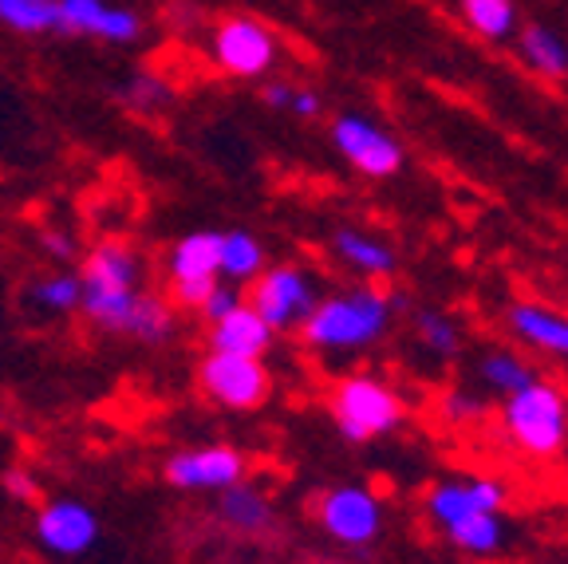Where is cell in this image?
Segmentation results:
<instances>
[{
  "label": "cell",
  "mask_w": 568,
  "mask_h": 564,
  "mask_svg": "<svg viewBox=\"0 0 568 564\" xmlns=\"http://www.w3.org/2000/svg\"><path fill=\"white\" fill-rule=\"evenodd\" d=\"M458 17L486 44H506L521 28V4L517 0H458Z\"/></svg>",
  "instance_id": "cell-20"
},
{
  "label": "cell",
  "mask_w": 568,
  "mask_h": 564,
  "mask_svg": "<svg viewBox=\"0 0 568 564\" xmlns=\"http://www.w3.org/2000/svg\"><path fill=\"white\" fill-rule=\"evenodd\" d=\"M410 324H415V340L418 348H423L430 360H458L462 352V324L458 316H450V312L443 309H418L415 316H410Z\"/></svg>",
  "instance_id": "cell-24"
},
{
  "label": "cell",
  "mask_w": 568,
  "mask_h": 564,
  "mask_svg": "<svg viewBox=\"0 0 568 564\" xmlns=\"http://www.w3.org/2000/svg\"><path fill=\"white\" fill-rule=\"evenodd\" d=\"M40 253H44L48 261H55V265H71V261L80 256V241L71 238L68 230L48 225V230H40Z\"/></svg>",
  "instance_id": "cell-29"
},
{
  "label": "cell",
  "mask_w": 568,
  "mask_h": 564,
  "mask_svg": "<svg viewBox=\"0 0 568 564\" xmlns=\"http://www.w3.org/2000/svg\"><path fill=\"white\" fill-rule=\"evenodd\" d=\"M509 490L497 474H450L423 494V513L435 533L470 561H494L509 545Z\"/></svg>",
  "instance_id": "cell-2"
},
{
  "label": "cell",
  "mask_w": 568,
  "mask_h": 564,
  "mask_svg": "<svg viewBox=\"0 0 568 564\" xmlns=\"http://www.w3.org/2000/svg\"><path fill=\"white\" fill-rule=\"evenodd\" d=\"M328 139L339 159L372 182H387L407 167V147L395 139V131H387L379 119L364 115V111H344V115L332 119Z\"/></svg>",
  "instance_id": "cell-8"
},
{
  "label": "cell",
  "mask_w": 568,
  "mask_h": 564,
  "mask_svg": "<svg viewBox=\"0 0 568 564\" xmlns=\"http://www.w3.org/2000/svg\"><path fill=\"white\" fill-rule=\"evenodd\" d=\"M210 56L217 71H225L230 80H265L281 63V36L265 20L233 12L213 28Z\"/></svg>",
  "instance_id": "cell-9"
},
{
  "label": "cell",
  "mask_w": 568,
  "mask_h": 564,
  "mask_svg": "<svg viewBox=\"0 0 568 564\" xmlns=\"http://www.w3.org/2000/svg\"><path fill=\"white\" fill-rule=\"evenodd\" d=\"M63 36H91L106 44H139L142 20L106 0H60Z\"/></svg>",
  "instance_id": "cell-15"
},
{
  "label": "cell",
  "mask_w": 568,
  "mask_h": 564,
  "mask_svg": "<svg viewBox=\"0 0 568 564\" xmlns=\"http://www.w3.org/2000/svg\"><path fill=\"white\" fill-rule=\"evenodd\" d=\"M233 304H241V292H237V284H230V281H217L213 284V292L205 296V304L197 309V316L205 320V324H213V320H222L225 312L233 309Z\"/></svg>",
  "instance_id": "cell-30"
},
{
  "label": "cell",
  "mask_w": 568,
  "mask_h": 564,
  "mask_svg": "<svg viewBox=\"0 0 568 564\" xmlns=\"http://www.w3.org/2000/svg\"><path fill=\"white\" fill-rule=\"evenodd\" d=\"M222 261V230H194L182 233L162 256L166 281H213Z\"/></svg>",
  "instance_id": "cell-19"
},
{
  "label": "cell",
  "mask_w": 568,
  "mask_h": 564,
  "mask_svg": "<svg viewBox=\"0 0 568 564\" xmlns=\"http://www.w3.org/2000/svg\"><path fill=\"white\" fill-rule=\"evenodd\" d=\"M0 490L12 497V502L20 505H36L40 502V477L32 474V470L24 466H9L4 474H0Z\"/></svg>",
  "instance_id": "cell-28"
},
{
  "label": "cell",
  "mask_w": 568,
  "mask_h": 564,
  "mask_svg": "<svg viewBox=\"0 0 568 564\" xmlns=\"http://www.w3.org/2000/svg\"><path fill=\"white\" fill-rule=\"evenodd\" d=\"M481 415H486V399L466 387H450L438 399V419H443L450 431H466V426L481 423Z\"/></svg>",
  "instance_id": "cell-27"
},
{
  "label": "cell",
  "mask_w": 568,
  "mask_h": 564,
  "mask_svg": "<svg viewBox=\"0 0 568 564\" xmlns=\"http://www.w3.org/2000/svg\"><path fill=\"white\" fill-rule=\"evenodd\" d=\"M383 497L367 485H332L316 497V525L320 533L339 548L364 553L383 533Z\"/></svg>",
  "instance_id": "cell-10"
},
{
  "label": "cell",
  "mask_w": 568,
  "mask_h": 564,
  "mask_svg": "<svg viewBox=\"0 0 568 564\" xmlns=\"http://www.w3.org/2000/svg\"><path fill=\"white\" fill-rule=\"evenodd\" d=\"M194 383L213 406L230 415H253L273 399V371L265 360L230 352H205L194 367Z\"/></svg>",
  "instance_id": "cell-7"
},
{
  "label": "cell",
  "mask_w": 568,
  "mask_h": 564,
  "mask_svg": "<svg viewBox=\"0 0 568 564\" xmlns=\"http://www.w3.org/2000/svg\"><path fill=\"white\" fill-rule=\"evenodd\" d=\"M217 497V510H213V517H217V525H222L230 537H241V541H265L276 533V510H273V497L261 490V485H253L248 477H241L237 485H230V490H222Z\"/></svg>",
  "instance_id": "cell-13"
},
{
  "label": "cell",
  "mask_w": 568,
  "mask_h": 564,
  "mask_svg": "<svg viewBox=\"0 0 568 564\" xmlns=\"http://www.w3.org/2000/svg\"><path fill=\"white\" fill-rule=\"evenodd\" d=\"M0 24L20 36H63L60 0H0Z\"/></svg>",
  "instance_id": "cell-25"
},
{
  "label": "cell",
  "mask_w": 568,
  "mask_h": 564,
  "mask_svg": "<svg viewBox=\"0 0 568 564\" xmlns=\"http://www.w3.org/2000/svg\"><path fill=\"white\" fill-rule=\"evenodd\" d=\"M328 415L339 439L352 446H367L407 423V399L395 383H387L375 371H352L339 375L328 391Z\"/></svg>",
  "instance_id": "cell-5"
},
{
  "label": "cell",
  "mask_w": 568,
  "mask_h": 564,
  "mask_svg": "<svg viewBox=\"0 0 568 564\" xmlns=\"http://www.w3.org/2000/svg\"><path fill=\"white\" fill-rule=\"evenodd\" d=\"M328 253L336 256L347 273H355L359 281H387L399 269V253L390 241H383L379 233L359 230V225H336L328 238Z\"/></svg>",
  "instance_id": "cell-16"
},
{
  "label": "cell",
  "mask_w": 568,
  "mask_h": 564,
  "mask_svg": "<svg viewBox=\"0 0 568 564\" xmlns=\"http://www.w3.org/2000/svg\"><path fill=\"white\" fill-rule=\"evenodd\" d=\"M399 309H407L403 296H390L375 281H359L336 292H320L316 309L296 328V335L320 360H352L387 340Z\"/></svg>",
  "instance_id": "cell-3"
},
{
  "label": "cell",
  "mask_w": 568,
  "mask_h": 564,
  "mask_svg": "<svg viewBox=\"0 0 568 564\" xmlns=\"http://www.w3.org/2000/svg\"><path fill=\"white\" fill-rule=\"evenodd\" d=\"M245 304L273 328L276 335L296 332L308 320V312L320 300V276L308 265L296 261H281V265H265L253 281L245 284Z\"/></svg>",
  "instance_id": "cell-6"
},
{
  "label": "cell",
  "mask_w": 568,
  "mask_h": 564,
  "mask_svg": "<svg viewBox=\"0 0 568 564\" xmlns=\"http://www.w3.org/2000/svg\"><path fill=\"white\" fill-rule=\"evenodd\" d=\"M80 312L91 328L142 348H162L174 340L178 312L170 300L146 284L142 253L123 238H103L80 253Z\"/></svg>",
  "instance_id": "cell-1"
},
{
  "label": "cell",
  "mask_w": 568,
  "mask_h": 564,
  "mask_svg": "<svg viewBox=\"0 0 568 564\" xmlns=\"http://www.w3.org/2000/svg\"><path fill=\"white\" fill-rule=\"evenodd\" d=\"M32 537L52 561H80L103 537V521L83 497H40L32 513Z\"/></svg>",
  "instance_id": "cell-11"
},
{
  "label": "cell",
  "mask_w": 568,
  "mask_h": 564,
  "mask_svg": "<svg viewBox=\"0 0 568 564\" xmlns=\"http://www.w3.org/2000/svg\"><path fill=\"white\" fill-rule=\"evenodd\" d=\"M474 371H478L481 387L494 391V395H501V399L514 395L517 387H525V383L537 375V367H532L521 352H514V348H501V344H489L486 352L478 355Z\"/></svg>",
  "instance_id": "cell-21"
},
{
  "label": "cell",
  "mask_w": 568,
  "mask_h": 564,
  "mask_svg": "<svg viewBox=\"0 0 568 564\" xmlns=\"http://www.w3.org/2000/svg\"><path fill=\"white\" fill-rule=\"evenodd\" d=\"M265 265H268V249L257 233L222 230V261H217V276H222V281L248 284Z\"/></svg>",
  "instance_id": "cell-22"
},
{
  "label": "cell",
  "mask_w": 568,
  "mask_h": 564,
  "mask_svg": "<svg viewBox=\"0 0 568 564\" xmlns=\"http://www.w3.org/2000/svg\"><path fill=\"white\" fill-rule=\"evenodd\" d=\"M115 99L134 115H159V111H166L174 103V88L154 71H134L115 88Z\"/></svg>",
  "instance_id": "cell-26"
},
{
  "label": "cell",
  "mask_w": 568,
  "mask_h": 564,
  "mask_svg": "<svg viewBox=\"0 0 568 564\" xmlns=\"http://www.w3.org/2000/svg\"><path fill=\"white\" fill-rule=\"evenodd\" d=\"M80 273L75 269H48V273L32 276L28 284V304L44 316H71L80 312Z\"/></svg>",
  "instance_id": "cell-23"
},
{
  "label": "cell",
  "mask_w": 568,
  "mask_h": 564,
  "mask_svg": "<svg viewBox=\"0 0 568 564\" xmlns=\"http://www.w3.org/2000/svg\"><path fill=\"white\" fill-rule=\"evenodd\" d=\"M501 434L529 462L565 459L568 450V391L532 375L525 387L501 399Z\"/></svg>",
  "instance_id": "cell-4"
},
{
  "label": "cell",
  "mask_w": 568,
  "mask_h": 564,
  "mask_svg": "<svg viewBox=\"0 0 568 564\" xmlns=\"http://www.w3.org/2000/svg\"><path fill=\"white\" fill-rule=\"evenodd\" d=\"M248 477V459L230 442H202V446L174 450L162 462V482L178 494H222Z\"/></svg>",
  "instance_id": "cell-12"
},
{
  "label": "cell",
  "mask_w": 568,
  "mask_h": 564,
  "mask_svg": "<svg viewBox=\"0 0 568 564\" xmlns=\"http://www.w3.org/2000/svg\"><path fill=\"white\" fill-rule=\"evenodd\" d=\"M205 344L213 352H230V355H253V360H265L276 344V332L248 309L245 296L241 304H233L222 320H213L210 332H205Z\"/></svg>",
  "instance_id": "cell-17"
},
{
  "label": "cell",
  "mask_w": 568,
  "mask_h": 564,
  "mask_svg": "<svg viewBox=\"0 0 568 564\" xmlns=\"http://www.w3.org/2000/svg\"><path fill=\"white\" fill-rule=\"evenodd\" d=\"M293 88H296V83L268 80V75H265V83H261V103L273 107V111H288V103H293Z\"/></svg>",
  "instance_id": "cell-32"
},
{
  "label": "cell",
  "mask_w": 568,
  "mask_h": 564,
  "mask_svg": "<svg viewBox=\"0 0 568 564\" xmlns=\"http://www.w3.org/2000/svg\"><path fill=\"white\" fill-rule=\"evenodd\" d=\"M514 48H517V60H521L532 75H541V80H549V83L568 80V40L552 24H541V20L521 24L514 36Z\"/></svg>",
  "instance_id": "cell-18"
},
{
  "label": "cell",
  "mask_w": 568,
  "mask_h": 564,
  "mask_svg": "<svg viewBox=\"0 0 568 564\" xmlns=\"http://www.w3.org/2000/svg\"><path fill=\"white\" fill-rule=\"evenodd\" d=\"M288 115L301 119V123H316L324 115V95L312 88H293V103H288Z\"/></svg>",
  "instance_id": "cell-31"
},
{
  "label": "cell",
  "mask_w": 568,
  "mask_h": 564,
  "mask_svg": "<svg viewBox=\"0 0 568 564\" xmlns=\"http://www.w3.org/2000/svg\"><path fill=\"white\" fill-rule=\"evenodd\" d=\"M506 332L529 352L568 363V312L537 304V300H517L506 309Z\"/></svg>",
  "instance_id": "cell-14"
}]
</instances>
